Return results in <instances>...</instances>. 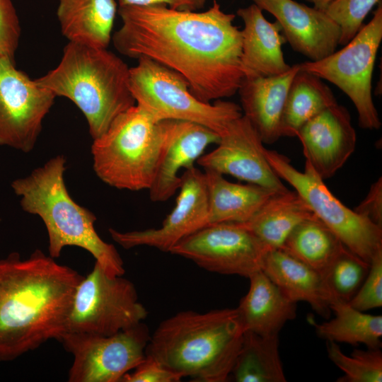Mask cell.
Wrapping results in <instances>:
<instances>
[{"mask_svg": "<svg viewBox=\"0 0 382 382\" xmlns=\"http://www.w3.org/2000/svg\"><path fill=\"white\" fill-rule=\"evenodd\" d=\"M382 40L381 1L371 21L339 51L316 62L299 64L300 69L328 81L342 91L353 103L359 125L379 129L381 122L372 97V76Z\"/></svg>", "mask_w": 382, "mask_h": 382, "instance_id": "9", "label": "cell"}, {"mask_svg": "<svg viewBox=\"0 0 382 382\" xmlns=\"http://www.w3.org/2000/svg\"><path fill=\"white\" fill-rule=\"evenodd\" d=\"M182 378L152 357L145 355L134 371L124 375L120 382H178Z\"/></svg>", "mask_w": 382, "mask_h": 382, "instance_id": "35", "label": "cell"}, {"mask_svg": "<svg viewBox=\"0 0 382 382\" xmlns=\"http://www.w3.org/2000/svg\"><path fill=\"white\" fill-rule=\"evenodd\" d=\"M83 277L38 249L0 259V362L60 340Z\"/></svg>", "mask_w": 382, "mask_h": 382, "instance_id": "2", "label": "cell"}, {"mask_svg": "<svg viewBox=\"0 0 382 382\" xmlns=\"http://www.w3.org/2000/svg\"><path fill=\"white\" fill-rule=\"evenodd\" d=\"M253 1L274 16L286 42L308 61H319L335 52L341 31L324 11L294 0Z\"/></svg>", "mask_w": 382, "mask_h": 382, "instance_id": "18", "label": "cell"}, {"mask_svg": "<svg viewBox=\"0 0 382 382\" xmlns=\"http://www.w3.org/2000/svg\"><path fill=\"white\" fill-rule=\"evenodd\" d=\"M161 122L135 104L119 115L107 131L93 140V168L110 187L149 190L163 141Z\"/></svg>", "mask_w": 382, "mask_h": 382, "instance_id": "6", "label": "cell"}, {"mask_svg": "<svg viewBox=\"0 0 382 382\" xmlns=\"http://www.w3.org/2000/svg\"><path fill=\"white\" fill-rule=\"evenodd\" d=\"M353 210L373 224L382 227V178L370 187L366 197Z\"/></svg>", "mask_w": 382, "mask_h": 382, "instance_id": "36", "label": "cell"}, {"mask_svg": "<svg viewBox=\"0 0 382 382\" xmlns=\"http://www.w3.org/2000/svg\"><path fill=\"white\" fill-rule=\"evenodd\" d=\"M204 175L209 224L245 223L277 192L255 184L231 183L209 169H204Z\"/></svg>", "mask_w": 382, "mask_h": 382, "instance_id": "24", "label": "cell"}, {"mask_svg": "<svg viewBox=\"0 0 382 382\" xmlns=\"http://www.w3.org/2000/svg\"><path fill=\"white\" fill-rule=\"evenodd\" d=\"M117 12L122 25L112 41L121 54L148 57L178 72L205 103L238 92L244 79L241 30L216 0L203 12L166 4L122 6Z\"/></svg>", "mask_w": 382, "mask_h": 382, "instance_id": "1", "label": "cell"}, {"mask_svg": "<svg viewBox=\"0 0 382 382\" xmlns=\"http://www.w3.org/2000/svg\"><path fill=\"white\" fill-rule=\"evenodd\" d=\"M345 248L336 235L313 216L291 231L282 250L321 275Z\"/></svg>", "mask_w": 382, "mask_h": 382, "instance_id": "28", "label": "cell"}, {"mask_svg": "<svg viewBox=\"0 0 382 382\" xmlns=\"http://www.w3.org/2000/svg\"><path fill=\"white\" fill-rule=\"evenodd\" d=\"M261 270L294 303H308L318 314L330 316L329 300L321 275L282 249L269 250Z\"/></svg>", "mask_w": 382, "mask_h": 382, "instance_id": "22", "label": "cell"}, {"mask_svg": "<svg viewBox=\"0 0 382 382\" xmlns=\"http://www.w3.org/2000/svg\"><path fill=\"white\" fill-rule=\"evenodd\" d=\"M369 267L345 248L321 274L329 304L333 300L349 302L361 286Z\"/></svg>", "mask_w": 382, "mask_h": 382, "instance_id": "30", "label": "cell"}, {"mask_svg": "<svg viewBox=\"0 0 382 382\" xmlns=\"http://www.w3.org/2000/svg\"><path fill=\"white\" fill-rule=\"evenodd\" d=\"M180 178L175 206L161 227L125 232L110 228L112 240L125 249L145 245L170 253L183 238L209 224L204 173L193 166Z\"/></svg>", "mask_w": 382, "mask_h": 382, "instance_id": "14", "label": "cell"}, {"mask_svg": "<svg viewBox=\"0 0 382 382\" xmlns=\"http://www.w3.org/2000/svg\"><path fill=\"white\" fill-rule=\"evenodd\" d=\"M66 164L63 155L51 158L25 177L13 180V192L20 197L23 211L43 221L50 257H59L64 247L77 246L91 253L108 275L123 276L122 259L115 247L98 234L96 216L69 195L64 181Z\"/></svg>", "mask_w": 382, "mask_h": 382, "instance_id": "4", "label": "cell"}, {"mask_svg": "<svg viewBox=\"0 0 382 382\" xmlns=\"http://www.w3.org/2000/svg\"><path fill=\"white\" fill-rule=\"evenodd\" d=\"M147 315L134 284L108 275L96 262L76 287L64 334L111 335L139 325Z\"/></svg>", "mask_w": 382, "mask_h": 382, "instance_id": "8", "label": "cell"}, {"mask_svg": "<svg viewBox=\"0 0 382 382\" xmlns=\"http://www.w3.org/2000/svg\"><path fill=\"white\" fill-rule=\"evenodd\" d=\"M245 330L237 308L179 312L160 323L145 349L168 369L197 381L224 382Z\"/></svg>", "mask_w": 382, "mask_h": 382, "instance_id": "3", "label": "cell"}, {"mask_svg": "<svg viewBox=\"0 0 382 382\" xmlns=\"http://www.w3.org/2000/svg\"><path fill=\"white\" fill-rule=\"evenodd\" d=\"M117 11L115 0H58L57 16L69 42L108 49Z\"/></svg>", "mask_w": 382, "mask_h": 382, "instance_id": "23", "label": "cell"}, {"mask_svg": "<svg viewBox=\"0 0 382 382\" xmlns=\"http://www.w3.org/2000/svg\"><path fill=\"white\" fill-rule=\"evenodd\" d=\"M194 1H195L196 9H197V8H200L203 7L207 0H194Z\"/></svg>", "mask_w": 382, "mask_h": 382, "instance_id": "39", "label": "cell"}, {"mask_svg": "<svg viewBox=\"0 0 382 382\" xmlns=\"http://www.w3.org/2000/svg\"><path fill=\"white\" fill-rule=\"evenodd\" d=\"M130 67L108 49L71 42L58 65L36 79L56 97L72 101L84 115L93 140L136 104L129 88Z\"/></svg>", "mask_w": 382, "mask_h": 382, "instance_id": "5", "label": "cell"}, {"mask_svg": "<svg viewBox=\"0 0 382 382\" xmlns=\"http://www.w3.org/2000/svg\"><path fill=\"white\" fill-rule=\"evenodd\" d=\"M21 33L19 19L11 0H0V57L14 64Z\"/></svg>", "mask_w": 382, "mask_h": 382, "instance_id": "34", "label": "cell"}, {"mask_svg": "<svg viewBox=\"0 0 382 382\" xmlns=\"http://www.w3.org/2000/svg\"><path fill=\"white\" fill-rule=\"evenodd\" d=\"M313 216L300 195L286 189L274 193L250 220L239 224L272 250L282 249L291 231Z\"/></svg>", "mask_w": 382, "mask_h": 382, "instance_id": "25", "label": "cell"}, {"mask_svg": "<svg viewBox=\"0 0 382 382\" xmlns=\"http://www.w3.org/2000/svg\"><path fill=\"white\" fill-rule=\"evenodd\" d=\"M129 69V88L136 104L156 121L176 120L204 125L221 135L228 124L243 115L230 101L214 104L195 97L180 74L148 57H141Z\"/></svg>", "mask_w": 382, "mask_h": 382, "instance_id": "7", "label": "cell"}, {"mask_svg": "<svg viewBox=\"0 0 382 382\" xmlns=\"http://www.w3.org/2000/svg\"><path fill=\"white\" fill-rule=\"evenodd\" d=\"M296 137L302 144L306 161L323 180L343 166L357 144L349 112L337 103L306 122Z\"/></svg>", "mask_w": 382, "mask_h": 382, "instance_id": "16", "label": "cell"}, {"mask_svg": "<svg viewBox=\"0 0 382 382\" xmlns=\"http://www.w3.org/2000/svg\"><path fill=\"white\" fill-rule=\"evenodd\" d=\"M243 20L241 69L244 78L279 75L289 66L284 59L282 45L286 42L279 24L268 21L255 4L237 11Z\"/></svg>", "mask_w": 382, "mask_h": 382, "instance_id": "19", "label": "cell"}, {"mask_svg": "<svg viewBox=\"0 0 382 382\" xmlns=\"http://www.w3.org/2000/svg\"><path fill=\"white\" fill-rule=\"evenodd\" d=\"M231 374L237 382H285L278 335L244 332L242 347Z\"/></svg>", "mask_w": 382, "mask_h": 382, "instance_id": "29", "label": "cell"}, {"mask_svg": "<svg viewBox=\"0 0 382 382\" xmlns=\"http://www.w3.org/2000/svg\"><path fill=\"white\" fill-rule=\"evenodd\" d=\"M328 358L344 373L338 382H381L382 352L380 349H354L348 356L337 343L327 341Z\"/></svg>", "mask_w": 382, "mask_h": 382, "instance_id": "31", "label": "cell"}, {"mask_svg": "<svg viewBox=\"0 0 382 382\" xmlns=\"http://www.w3.org/2000/svg\"><path fill=\"white\" fill-rule=\"evenodd\" d=\"M381 0H334L325 12L341 31L339 45L348 43L363 26V22Z\"/></svg>", "mask_w": 382, "mask_h": 382, "instance_id": "32", "label": "cell"}, {"mask_svg": "<svg viewBox=\"0 0 382 382\" xmlns=\"http://www.w3.org/2000/svg\"><path fill=\"white\" fill-rule=\"evenodd\" d=\"M269 250L239 223L209 224L187 236L170 253L212 272L249 278L261 270Z\"/></svg>", "mask_w": 382, "mask_h": 382, "instance_id": "13", "label": "cell"}, {"mask_svg": "<svg viewBox=\"0 0 382 382\" xmlns=\"http://www.w3.org/2000/svg\"><path fill=\"white\" fill-rule=\"evenodd\" d=\"M299 64L281 74L244 78L238 91L243 115L257 130L264 144L282 137L281 120L291 82Z\"/></svg>", "mask_w": 382, "mask_h": 382, "instance_id": "20", "label": "cell"}, {"mask_svg": "<svg viewBox=\"0 0 382 382\" xmlns=\"http://www.w3.org/2000/svg\"><path fill=\"white\" fill-rule=\"evenodd\" d=\"M55 98L36 79L0 57V146L30 152Z\"/></svg>", "mask_w": 382, "mask_h": 382, "instance_id": "12", "label": "cell"}, {"mask_svg": "<svg viewBox=\"0 0 382 382\" xmlns=\"http://www.w3.org/2000/svg\"><path fill=\"white\" fill-rule=\"evenodd\" d=\"M263 141L242 115L232 120L220 135L218 146L202 154L197 163L204 169L233 176L248 183L282 192L287 188L270 165Z\"/></svg>", "mask_w": 382, "mask_h": 382, "instance_id": "15", "label": "cell"}, {"mask_svg": "<svg viewBox=\"0 0 382 382\" xmlns=\"http://www.w3.org/2000/svg\"><path fill=\"white\" fill-rule=\"evenodd\" d=\"M266 158L277 175L290 184L313 214L327 226L352 253L370 264L382 250V227L344 205L306 161L299 171L286 156L265 149Z\"/></svg>", "mask_w": 382, "mask_h": 382, "instance_id": "10", "label": "cell"}, {"mask_svg": "<svg viewBox=\"0 0 382 382\" xmlns=\"http://www.w3.org/2000/svg\"><path fill=\"white\" fill-rule=\"evenodd\" d=\"M119 7L128 6H150L166 4L168 7L178 10L196 9L194 0H118Z\"/></svg>", "mask_w": 382, "mask_h": 382, "instance_id": "37", "label": "cell"}, {"mask_svg": "<svg viewBox=\"0 0 382 382\" xmlns=\"http://www.w3.org/2000/svg\"><path fill=\"white\" fill-rule=\"evenodd\" d=\"M348 303L364 312L382 306V250L371 259L365 279Z\"/></svg>", "mask_w": 382, "mask_h": 382, "instance_id": "33", "label": "cell"}, {"mask_svg": "<svg viewBox=\"0 0 382 382\" xmlns=\"http://www.w3.org/2000/svg\"><path fill=\"white\" fill-rule=\"evenodd\" d=\"M250 287L236 308L245 331L261 336L278 335L284 324L294 319L296 303L260 270L249 278Z\"/></svg>", "mask_w": 382, "mask_h": 382, "instance_id": "21", "label": "cell"}, {"mask_svg": "<svg viewBox=\"0 0 382 382\" xmlns=\"http://www.w3.org/2000/svg\"><path fill=\"white\" fill-rule=\"evenodd\" d=\"M163 141L156 173L149 188L151 201L165 202L180 185L182 168L194 166L206 148L218 144L220 135L210 128L194 122L167 120L161 121Z\"/></svg>", "mask_w": 382, "mask_h": 382, "instance_id": "17", "label": "cell"}, {"mask_svg": "<svg viewBox=\"0 0 382 382\" xmlns=\"http://www.w3.org/2000/svg\"><path fill=\"white\" fill-rule=\"evenodd\" d=\"M322 80L299 68L287 92L281 120L282 137H296L306 122L337 103Z\"/></svg>", "mask_w": 382, "mask_h": 382, "instance_id": "26", "label": "cell"}, {"mask_svg": "<svg viewBox=\"0 0 382 382\" xmlns=\"http://www.w3.org/2000/svg\"><path fill=\"white\" fill-rule=\"evenodd\" d=\"M313 4V7L319 10L325 11L328 6L334 0H306Z\"/></svg>", "mask_w": 382, "mask_h": 382, "instance_id": "38", "label": "cell"}, {"mask_svg": "<svg viewBox=\"0 0 382 382\" xmlns=\"http://www.w3.org/2000/svg\"><path fill=\"white\" fill-rule=\"evenodd\" d=\"M335 318L314 324L316 334L322 339L353 346L365 345L367 348L380 349L382 336V316L371 315L339 300L330 303Z\"/></svg>", "mask_w": 382, "mask_h": 382, "instance_id": "27", "label": "cell"}, {"mask_svg": "<svg viewBox=\"0 0 382 382\" xmlns=\"http://www.w3.org/2000/svg\"><path fill=\"white\" fill-rule=\"evenodd\" d=\"M150 336L142 323L103 336L66 332L59 342L74 357L69 382H120L144 359Z\"/></svg>", "mask_w": 382, "mask_h": 382, "instance_id": "11", "label": "cell"}]
</instances>
